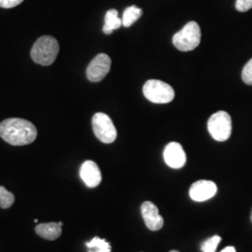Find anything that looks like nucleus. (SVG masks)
<instances>
[{
  "instance_id": "1",
  "label": "nucleus",
  "mask_w": 252,
  "mask_h": 252,
  "mask_svg": "<svg viewBox=\"0 0 252 252\" xmlns=\"http://www.w3.org/2000/svg\"><path fill=\"white\" fill-rule=\"evenodd\" d=\"M0 136L4 141L12 146H25L36 140L37 131L35 126L29 121L10 118L0 124Z\"/></svg>"
},
{
  "instance_id": "2",
  "label": "nucleus",
  "mask_w": 252,
  "mask_h": 252,
  "mask_svg": "<svg viewBox=\"0 0 252 252\" xmlns=\"http://www.w3.org/2000/svg\"><path fill=\"white\" fill-rule=\"evenodd\" d=\"M59 43L54 36H40L31 50V58L41 65H51L59 54Z\"/></svg>"
},
{
  "instance_id": "3",
  "label": "nucleus",
  "mask_w": 252,
  "mask_h": 252,
  "mask_svg": "<svg viewBox=\"0 0 252 252\" xmlns=\"http://www.w3.org/2000/svg\"><path fill=\"white\" fill-rule=\"evenodd\" d=\"M201 29L196 22H189L173 36V44L181 52H189L198 47Z\"/></svg>"
},
{
  "instance_id": "4",
  "label": "nucleus",
  "mask_w": 252,
  "mask_h": 252,
  "mask_svg": "<svg viewBox=\"0 0 252 252\" xmlns=\"http://www.w3.org/2000/svg\"><path fill=\"white\" fill-rule=\"evenodd\" d=\"M207 129L217 141H226L232 134V119L226 111L220 110L210 116L207 122Z\"/></svg>"
},
{
  "instance_id": "5",
  "label": "nucleus",
  "mask_w": 252,
  "mask_h": 252,
  "mask_svg": "<svg viewBox=\"0 0 252 252\" xmlns=\"http://www.w3.org/2000/svg\"><path fill=\"white\" fill-rule=\"evenodd\" d=\"M143 94L149 101L155 104L170 103L175 98V91L165 82L150 80L143 86Z\"/></svg>"
},
{
  "instance_id": "6",
  "label": "nucleus",
  "mask_w": 252,
  "mask_h": 252,
  "mask_svg": "<svg viewBox=\"0 0 252 252\" xmlns=\"http://www.w3.org/2000/svg\"><path fill=\"white\" fill-rule=\"evenodd\" d=\"M92 126L94 135L101 142L110 144L117 138V130L111 119L107 114L98 112L92 119Z\"/></svg>"
},
{
  "instance_id": "7",
  "label": "nucleus",
  "mask_w": 252,
  "mask_h": 252,
  "mask_svg": "<svg viewBox=\"0 0 252 252\" xmlns=\"http://www.w3.org/2000/svg\"><path fill=\"white\" fill-rule=\"evenodd\" d=\"M111 67V59L108 54H100L96 55L89 63L86 76L92 82H98L102 81L107 75Z\"/></svg>"
},
{
  "instance_id": "8",
  "label": "nucleus",
  "mask_w": 252,
  "mask_h": 252,
  "mask_svg": "<svg viewBox=\"0 0 252 252\" xmlns=\"http://www.w3.org/2000/svg\"><path fill=\"white\" fill-rule=\"evenodd\" d=\"M217 185L211 180H198L189 188V197L195 202H205L217 193Z\"/></svg>"
},
{
  "instance_id": "9",
  "label": "nucleus",
  "mask_w": 252,
  "mask_h": 252,
  "mask_svg": "<svg viewBox=\"0 0 252 252\" xmlns=\"http://www.w3.org/2000/svg\"><path fill=\"white\" fill-rule=\"evenodd\" d=\"M163 159L166 164L174 169L183 167L187 160L186 153L182 146L178 142H171L167 144L163 152Z\"/></svg>"
},
{
  "instance_id": "10",
  "label": "nucleus",
  "mask_w": 252,
  "mask_h": 252,
  "mask_svg": "<svg viewBox=\"0 0 252 252\" xmlns=\"http://www.w3.org/2000/svg\"><path fill=\"white\" fill-rule=\"evenodd\" d=\"M141 214L145 224L151 231L161 230L163 226V219L159 213V209L153 202L146 201L141 205Z\"/></svg>"
},
{
  "instance_id": "11",
  "label": "nucleus",
  "mask_w": 252,
  "mask_h": 252,
  "mask_svg": "<svg viewBox=\"0 0 252 252\" xmlns=\"http://www.w3.org/2000/svg\"><path fill=\"white\" fill-rule=\"evenodd\" d=\"M81 180L89 188L97 187L102 180V175L98 165L94 161H85L80 170Z\"/></svg>"
},
{
  "instance_id": "12",
  "label": "nucleus",
  "mask_w": 252,
  "mask_h": 252,
  "mask_svg": "<svg viewBox=\"0 0 252 252\" xmlns=\"http://www.w3.org/2000/svg\"><path fill=\"white\" fill-rule=\"evenodd\" d=\"M36 234L42 237L46 240L53 241L60 237L62 234V227L59 225V223L56 222H49V223H40L36 225Z\"/></svg>"
},
{
  "instance_id": "13",
  "label": "nucleus",
  "mask_w": 252,
  "mask_h": 252,
  "mask_svg": "<svg viewBox=\"0 0 252 252\" xmlns=\"http://www.w3.org/2000/svg\"><path fill=\"white\" fill-rule=\"evenodd\" d=\"M123 26V20L119 18L116 9H109L105 16V25L103 27V32L110 35L114 30L119 29Z\"/></svg>"
},
{
  "instance_id": "14",
  "label": "nucleus",
  "mask_w": 252,
  "mask_h": 252,
  "mask_svg": "<svg viewBox=\"0 0 252 252\" xmlns=\"http://www.w3.org/2000/svg\"><path fill=\"white\" fill-rule=\"evenodd\" d=\"M142 15V9L136 6H131L126 8L123 15V26L130 27Z\"/></svg>"
},
{
  "instance_id": "15",
  "label": "nucleus",
  "mask_w": 252,
  "mask_h": 252,
  "mask_svg": "<svg viewBox=\"0 0 252 252\" xmlns=\"http://www.w3.org/2000/svg\"><path fill=\"white\" fill-rule=\"evenodd\" d=\"M86 247L90 249L89 252H110L111 247L110 244L107 242L105 239H101L95 236L90 242L85 243Z\"/></svg>"
},
{
  "instance_id": "16",
  "label": "nucleus",
  "mask_w": 252,
  "mask_h": 252,
  "mask_svg": "<svg viewBox=\"0 0 252 252\" xmlns=\"http://www.w3.org/2000/svg\"><path fill=\"white\" fill-rule=\"evenodd\" d=\"M15 197L13 193H11L3 186H0V207L1 208H9L13 205Z\"/></svg>"
},
{
  "instance_id": "17",
  "label": "nucleus",
  "mask_w": 252,
  "mask_h": 252,
  "mask_svg": "<svg viewBox=\"0 0 252 252\" xmlns=\"http://www.w3.org/2000/svg\"><path fill=\"white\" fill-rule=\"evenodd\" d=\"M220 241H221L220 236L214 235L202 244L201 250L203 252H216L217 248Z\"/></svg>"
},
{
  "instance_id": "18",
  "label": "nucleus",
  "mask_w": 252,
  "mask_h": 252,
  "mask_svg": "<svg viewBox=\"0 0 252 252\" xmlns=\"http://www.w3.org/2000/svg\"><path fill=\"white\" fill-rule=\"evenodd\" d=\"M242 80L246 84L252 85V58L244 66Z\"/></svg>"
},
{
  "instance_id": "19",
  "label": "nucleus",
  "mask_w": 252,
  "mask_h": 252,
  "mask_svg": "<svg viewBox=\"0 0 252 252\" xmlns=\"http://www.w3.org/2000/svg\"><path fill=\"white\" fill-rule=\"evenodd\" d=\"M235 8L241 12L248 11L252 8V0H236Z\"/></svg>"
},
{
  "instance_id": "20",
  "label": "nucleus",
  "mask_w": 252,
  "mask_h": 252,
  "mask_svg": "<svg viewBox=\"0 0 252 252\" xmlns=\"http://www.w3.org/2000/svg\"><path fill=\"white\" fill-rule=\"evenodd\" d=\"M24 0H0V7L4 9L14 8L20 5Z\"/></svg>"
},
{
  "instance_id": "21",
  "label": "nucleus",
  "mask_w": 252,
  "mask_h": 252,
  "mask_svg": "<svg viewBox=\"0 0 252 252\" xmlns=\"http://www.w3.org/2000/svg\"><path fill=\"white\" fill-rule=\"evenodd\" d=\"M220 252H235V249H234V247H232V246H230V247H227L225 248L224 250H222Z\"/></svg>"
},
{
  "instance_id": "22",
  "label": "nucleus",
  "mask_w": 252,
  "mask_h": 252,
  "mask_svg": "<svg viewBox=\"0 0 252 252\" xmlns=\"http://www.w3.org/2000/svg\"><path fill=\"white\" fill-rule=\"evenodd\" d=\"M59 225L62 227V226H63V222H61V221H60V222H59Z\"/></svg>"
},
{
  "instance_id": "23",
  "label": "nucleus",
  "mask_w": 252,
  "mask_h": 252,
  "mask_svg": "<svg viewBox=\"0 0 252 252\" xmlns=\"http://www.w3.org/2000/svg\"><path fill=\"white\" fill-rule=\"evenodd\" d=\"M178 252V251H171V252Z\"/></svg>"
},
{
  "instance_id": "24",
  "label": "nucleus",
  "mask_w": 252,
  "mask_h": 252,
  "mask_svg": "<svg viewBox=\"0 0 252 252\" xmlns=\"http://www.w3.org/2000/svg\"><path fill=\"white\" fill-rule=\"evenodd\" d=\"M251 220H252V216H251Z\"/></svg>"
}]
</instances>
